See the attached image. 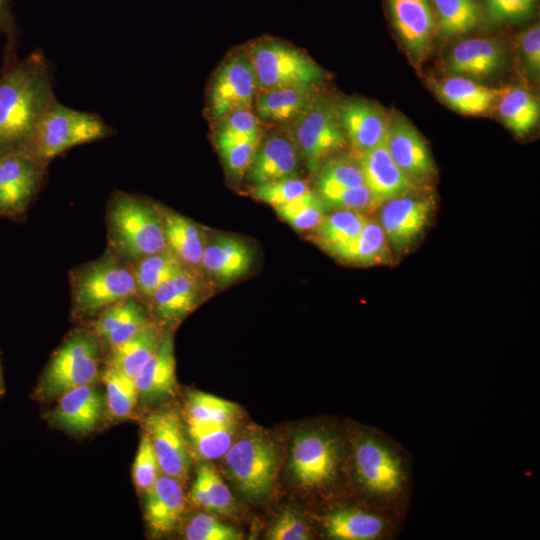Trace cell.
Masks as SVG:
<instances>
[{"mask_svg": "<svg viewBox=\"0 0 540 540\" xmlns=\"http://www.w3.org/2000/svg\"><path fill=\"white\" fill-rule=\"evenodd\" d=\"M102 411V396L94 386L86 384L61 394L52 415L61 427L76 433H87L96 427Z\"/></svg>", "mask_w": 540, "mask_h": 540, "instance_id": "cell-25", "label": "cell"}, {"mask_svg": "<svg viewBox=\"0 0 540 540\" xmlns=\"http://www.w3.org/2000/svg\"><path fill=\"white\" fill-rule=\"evenodd\" d=\"M308 190L307 184L302 179L291 176L257 184L252 189V195L275 208L297 198Z\"/></svg>", "mask_w": 540, "mask_h": 540, "instance_id": "cell-42", "label": "cell"}, {"mask_svg": "<svg viewBox=\"0 0 540 540\" xmlns=\"http://www.w3.org/2000/svg\"><path fill=\"white\" fill-rule=\"evenodd\" d=\"M506 59L497 39L467 38L457 42L446 57V68L455 75L484 78L496 73Z\"/></svg>", "mask_w": 540, "mask_h": 540, "instance_id": "cell-21", "label": "cell"}, {"mask_svg": "<svg viewBox=\"0 0 540 540\" xmlns=\"http://www.w3.org/2000/svg\"><path fill=\"white\" fill-rule=\"evenodd\" d=\"M315 98L312 84L283 86L265 90L259 95L256 100V111L265 121H293Z\"/></svg>", "mask_w": 540, "mask_h": 540, "instance_id": "cell-30", "label": "cell"}, {"mask_svg": "<svg viewBox=\"0 0 540 540\" xmlns=\"http://www.w3.org/2000/svg\"><path fill=\"white\" fill-rule=\"evenodd\" d=\"M291 136L299 155L311 170H317L320 162L341 149L346 143L338 104L328 97H316L312 103L293 120Z\"/></svg>", "mask_w": 540, "mask_h": 540, "instance_id": "cell-9", "label": "cell"}, {"mask_svg": "<svg viewBox=\"0 0 540 540\" xmlns=\"http://www.w3.org/2000/svg\"><path fill=\"white\" fill-rule=\"evenodd\" d=\"M433 89L439 99L455 111L465 115L488 112L498 100L501 89L488 87L461 75L435 80Z\"/></svg>", "mask_w": 540, "mask_h": 540, "instance_id": "cell-24", "label": "cell"}, {"mask_svg": "<svg viewBox=\"0 0 540 540\" xmlns=\"http://www.w3.org/2000/svg\"><path fill=\"white\" fill-rule=\"evenodd\" d=\"M99 340L90 331H77L54 353L37 389L40 397H53L98 377Z\"/></svg>", "mask_w": 540, "mask_h": 540, "instance_id": "cell-8", "label": "cell"}, {"mask_svg": "<svg viewBox=\"0 0 540 540\" xmlns=\"http://www.w3.org/2000/svg\"><path fill=\"white\" fill-rule=\"evenodd\" d=\"M188 540H238L242 534L234 527L218 521L207 513L194 516L185 527Z\"/></svg>", "mask_w": 540, "mask_h": 540, "instance_id": "cell-44", "label": "cell"}, {"mask_svg": "<svg viewBox=\"0 0 540 540\" xmlns=\"http://www.w3.org/2000/svg\"><path fill=\"white\" fill-rule=\"evenodd\" d=\"M217 134H239L261 137L257 117L248 109L237 110L223 117Z\"/></svg>", "mask_w": 540, "mask_h": 540, "instance_id": "cell-51", "label": "cell"}, {"mask_svg": "<svg viewBox=\"0 0 540 540\" xmlns=\"http://www.w3.org/2000/svg\"><path fill=\"white\" fill-rule=\"evenodd\" d=\"M187 424L196 454L202 459L213 460L223 457L231 447L237 422Z\"/></svg>", "mask_w": 540, "mask_h": 540, "instance_id": "cell-36", "label": "cell"}, {"mask_svg": "<svg viewBox=\"0 0 540 540\" xmlns=\"http://www.w3.org/2000/svg\"><path fill=\"white\" fill-rule=\"evenodd\" d=\"M385 145L395 163L415 181L422 183L434 175L435 166L426 143L405 118L389 119Z\"/></svg>", "mask_w": 540, "mask_h": 540, "instance_id": "cell-17", "label": "cell"}, {"mask_svg": "<svg viewBox=\"0 0 540 540\" xmlns=\"http://www.w3.org/2000/svg\"><path fill=\"white\" fill-rule=\"evenodd\" d=\"M167 248L187 268L197 272L205 247L203 231L190 219L159 207Z\"/></svg>", "mask_w": 540, "mask_h": 540, "instance_id": "cell-28", "label": "cell"}, {"mask_svg": "<svg viewBox=\"0 0 540 540\" xmlns=\"http://www.w3.org/2000/svg\"><path fill=\"white\" fill-rule=\"evenodd\" d=\"M228 475L246 497L261 499L273 489L280 464V450L266 434L249 431L233 441L223 456Z\"/></svg>", "mask_w": 540, "mask_h": 540, "instance_id": "cell-7", "label": "cell"}, {"mask_svg": "<svg viewBox=\"0 0 540 540\" xmlns=\"http://www.w3.org/2000/svg\"><path fill=\"white\" fill-rule=\"evenodd\" d=\"M46 165L25 151L0 155V216L19 219L45 180Z\"/></svg>", "mask_w": 540, "mask_h": 540, "instance_id": "cell-12", "label": "cell"}, {"mask_svg": "<svg viewBox=\"0 0 540 540\" xmlns=\"http://www.w3.org/2000/svg\"><path fill=\"white\" fill-rule=\"evenodd\" d=\"M186 505L184 490L178 480L165 474L158 476L146 491L145 519L154 535L172 532Z\"/></svg>", "mask_w": 540, "mask_h": 540, "instance_id": "cell-23", "label": "cell"}, {"mask_svg": "<svg viewBox=\"0 0 540 540\" xmlns=\"http://www.w3.org/2000/svg\"><path fill=\"white\" fill-rule=\"evenodd\" d=\"M442 33L446 37L470 32L479 21L476 0H432Z\"/></svg>", "mask_w": 540, "mask_h": 540, "instance_id": "cell-38", "label": "cell"}, {"mask_svg": "<svg viewBox=\"0 0 540 540\" xmlns=\"http://www.w3.org/2000/svg\"><path fill=\"white\" fill-rule=\"evenodd\" d=\"M202 294L197 272L184 266L155 290L149 302L157 319L172 325L198 306Z\"/></svg>", "mask_w": 540, "mask_h": 540, "instance_id": "cell-18", "label": "cell"}, {"mask_svg": "<svg viewBox=\"0 0 540 540\" xmlns=\"http://www.w3.org/2000/svg\"><path fill=\"white\" fill-rule=\"evenodd\" d=\"M347 440L350 474L364 502L405 518L412 491L409 453L384 431L363 428Z\"/></svg>", "mask_w": 540, "mask_h": 540, "instance_id": "cell-1", "label": "cell"}, {"mask_svg": "<svg viewBox=\"0 0 540 540\" xmlns=\"http://www.w3.org/2000/svg\"><path fill=\"white\" fill-rule=\"evenodd\" d=\"M364 184V176L358 161L349 158L330 160L322 167L317 177L319 196Z\"/></svg>", "mask_w": 540, "mask_h": 540, "instance_id": "cell-41", "label": "cell"}, {"mask_svg": "<svg viewBox=\"0 0 540 540\" xmlns=\"http://www.w3.org/2000/svg\"><path fill=\"white\" fill-rule=\"evenodd\" d=\"M346 446L334 431L326 427L296 433L290 456V468L296 483L306 490H329L339 480Z\"/></svg>", "mask_w": 540, "mask_h": 540, "instance_id": "cell-6", "label": "cell"}, {"mask_svg": "<svg viewBox=\"0 0 540 540\" xmlns=\"http://www.w3.org/2000/svg\"><path fill=\"white\" fill-rule=\"evenodd\" d=\"M259 88L270 90L297 84H313L323 77L321 68L297 49L274 40H262L247 54Z\"/></svg>", "mask_w": 540, "mask_h": 540, "instance_id": "cell-10", "label": "cell"}, {"mask_svg": "<svg viewBox=\"0 0 540 540\" xmlns=\"http://www.w3.org/2000/svg\"><path fill=\"white\" fill-rule=\"evenodd\" d=\"M158 461L148 434L141 438L133 464V480L141 491H147L159 476Z\"/></svg>", "mask_w": 540, "mask_h": 540, "instance_id": "cell-46", "label": "cell"}, {"mask_svg": "<svg viewBox=\"0 0 540 540\" xmlns=\"http://www.w3.org/2000/svg\"><path fill=\"white\" fill-rule=\"evenodd\" d=\"M517 44L525 69L534 80H538L540 74L539 24L536 23L521 32L518 36Z\"/></svg>", "mask_w": 540, "mask_h": 540, "instance_id": "cell-50", "label": "cell"}, {"mask_svg": "<svg viewBox=\"0 0 540 540\" xmlns=\"http://www.w3.org/2000/svg\"><path fill=\"white\" fill-rule=\"evenodd\" d=\"M55 98L53 69L42 51L4 62L0 73V155L28 148Z\"/></svg>", "mask_w": 540, "mask_h": 540, "instance_id": "cell-2", "label": "cell"}, {"mask_svg": "<svg viewBox=\"0 0 540 540\" xmlns=\"http://www.w3.org/2000/svg\"><path fill=\"white\" fill-rule=\"evenodd\" d=\"M261 139L217 144L227 169L242 175L250 167Z\"/></svg>", "mask_w": 540, "mask_h": 540, "instance_id": "cell-48", "label": "cell"}, {"mask_svg": "<svg viewBox=\"0 0 540 540\" xmlns=\"http://www.w3.org/2000/svg\"><path fill=\"white\" fill-rule=\"evenodd\" d=\"M239 407L230 401L201 391H191L186 401L187 422H237Z\"/></svg>", "mask_w": 540, "mask_h": 540, "instance_id": "cell-37", "label": "cell"}, {"mask_svg": "<svg viewBox=\"0 0 540 540\" xmlns=\"http://www.w3.org/2000/svg\"><path fill=\"white\" fill-rule=\"evenodd\" d=\"M395 29L410 56L421 60L428 53L435 19L428 0H388Z\"/></svg>", "mask_w": 540, "mask_h": 540, "instance_id": "cell-20", "label": "cell"}, {"mask_svg": "<svg viewBox=\"0 0 540 540\" xmlns=\"http://www.w3.org/2000/svg\"><path fill=\"white\" fill-rule=\"evenodd\" d=\"M101 379L105 385L111 416L116 419L127 418L135 408L138 398L133 379L110 366H106Z\"/></svg>", "mask_w": 540, "mask_h": 540, "instance_id": "cell-39", "label": "cell"}, {"mask_svg": "<svg viewBox=\"0 0 540 540\" xmlns=\"http://www.w3.org/2000/svg\"><path fill=\"white\" fill-rule=\"evenodd\" d=\"M252 252L241 239L219 236L205 244L201 268L221 282L233 281L250 269Z\"/></svg>", "mask_w": 540, "mask_h": 540, "instance_id": "cell-27", "label": "cell"}, {"mask_svg": "<svg viewBox=\"0 0 540 540\" xmlns=\"http://www.w3.org/2000/svg\"><path fill=\"white\" fill-rule=\"evenodd\" d=\"M404 517L366 502L341 505L321 517L325 535L334 540H390L398 535Z\"/></svg>", "mask_w": 540, "mask_h": 540, "instance_id": "cell-11", "label": "cell"}, {"mask_svg": "<svg viewBox=\"0 0 540 540\" xmlns=\"http://www.w3.org/2000/svg\"><path fill=\"white\" fill-rule=\"evenodd\" d=\"M0 33L6 40L4 60L15 58L16 47L19 42V30L11 0H0Z\"/></svg>", "mask_w": 540, "mask_h": 540, "instance_id": "cell-52", "label": "cell"}, {"mask_svg": "<svg viewBox=\"0 0 540 540\" xmlns=\"http://www.w3.org/2000/svg\"><path fill=\"white\" fill-rule=\"evenodd\" d=\"M107 230L114 253L131 264L167 248L159 207L135 195H112Z\"/></svg>", "mask_w": 540, "mask_h": 540, "instance_id": "cell-3", "label": "cell"}, {"mask_svg": "<svg viewBox=\"0 0 540 540\" xmlns=\"http://www.w3.org/2000/svg\"><path fill=\"white\" fill-rule=\"evenodd\" d=\"M434 207L432 195L417 192L383 203L378 222L390 248L397 253L409 251L429 224Z\"/></svg>", "mask_w": 540, "mask_h": 540, "instance_id": "cell-13", "label": "cell"}, {"mask_svg": "<svg viewBox=\"0 0 540 540\" xmlns=\"http://www.w3.org/2000/svg\"><path fill=\"white\" fill-rule=\"evenodd\" d=\"M367 217L357 211L338 209L325 215L313 229V241L334 257L360 233Z\"/></svg>", "mask_w": 540, "mask_h": 540, "instance_id": "cell-32", "label": "cell"}, {"mask_svg": "<svg viewBox=\"0 0 540 540\" xmlns=\"http://www.w3.org/2000/svg\"><path fill=\"white\" fill-rule=\"evenodd\" d=\"M138 395L146 400H157L174 393L176 385L173 342L162 337L148 362L133 378Z\"/></svg>", "mask_w": 540, "mask_h": 540, "instance_id": "cell-29", "label": "cell"}, {"mask_svg": "<svg viewBox=\"0 0 540 540\" xmlns=\"http://www.w3.org/2000/svg\"><path fill=\"white\" fill-rule=\"evenodd\" d=\"M132 265L138 297L148 301L166 279L184 267L168 248L148 255Z\"/></svg>", "mask_w": 540, "mask_h": 540, "instance_id": "cell-35", "label": "cell"}, {"mask_svg": "<svg viewBox=\"0 0 540 540\" xmlns=\"http://www.w3.org/2000/svg\"><path fill=\"white\" fill-rule=\"evenodd\" d=\"M338 112L346 138L359 154L385 142L390 118L376 104L351 99L338 105Z\"/></svg>", "mask_w": 540, "mask_h": 540, "instance_id": "cell-19", "label": "cell"}, {"mask_svg": "<svg viewBox=\"0 0 540 540\" xmlns=\"http://www.w3.org/2000/svg\"><path fill=\"white\" fill-rule=\"evenodd\" d=\"M145 427L160 471L179 482L186 480L191 456L178 415L172 410L150 413Z\"/></svg>", "mask_w": 540, "mask_h": 540, "instance_id": "cell-15", "label": "cell"}, {"mask_svg": "<svg viewBox=\"0 0 540 540\" xmlns=\"http://www.w3.org/2000/svg\"><path fill=\"white\" fill-rule=\"evenodd\" d=\"M258 89L257 75L248 55H232L223 63L211 85L212 116L221 120L231 112L249 109Z\"/></svg>", "mask_w": 540, "mask_h": 540, "instance_id": "cell-14", "label": "cell"}, {"mask_svg": "<svg viewBox=\"0 0 540 540\" xmlns=\"http://www.w3.org/2000/svg\"><path fill=\"white\" fill-rule=\"evenodd\" d=\"M365 185L379 206L388 200L418 192L421 183L409 177L393 160L385 142L359 154Z\"/></svg>", "mask_w": 540, "mask_h": 540, "instance_id": "cell-16", "label": "cell"}, {"mask_svg": "<svg viewBox=\"0 0 540 540\" xmlns=\"http://www.w3.org/2000/svg\"><path fill=\"white\" fill-rule=\"evenodd\" d=\"M298 152L291 138L272 135L259 144L248 176L255 185L285 177L296 176Z\"/></svg>", "mask_w": 540, "mask_h": 540, "instance_id": "cell-26", "label": "cell"}, {"mask_svg": "<svg viewBox=\"0 0 540 540\" xmlns=\"http://www.w3.org/2000/svg\"><path fill=\"white\" fill-rule=\"evenodd\" d=\"M335 257L352 264L372 266L391 262L392 252L379 222L367 218L359 235Z\"/></svg>", "mask_w": 540, "mask_h": 540, "instance_id": "cell-34", "label": "cell"}, {"mask_svg": "<svg viewBox=\"0 0 540 540\" xmlns=\"http://www.w3.org/2000/svg\"><path fill=\"white\" fill-rule=\"evenodd\" d=\"M504 124L516 135L525 136L537 125L540 107L537 97L522 86L501 90L496 102Z\"/></svg>", "mask_w": 540, "mask_h": 540, "instance_id": "cell-31", "label": "cell"}, {"mask_svg": "<svg viewBox=\"0 0 540 540\" xmlns=\"http://www.w3.org/2000/svg\"><path fill=\"white\" fill-rule=\"evenodd\" d=\"M266 538L270 540H309L313 534L309 525L295 511L283 510L272 522Z\"/></svg>", "mask_w": 540, "mask_h": 540, "instance_id": "cell-47", "label": "cell"}, {"mask_svg": "<svg viewBox=\"0 0 540 540\" xmlns=\"http://www.w3.org/2000/svg\"><path fill=\"white\" fill-rule=\"evenodd\" d=\"M114 134L115 130L99 114L73 109L55 98L42 115L25 152L47 166L75 146Z\"/></svg>", "mask_w": 540, "mask_h": 540, "instance_id": "cell-4", "label": "cell"}, {"mask_svg": "<svg viewBox=\"0 0 540 540\" xmlns=\"http://www.w3.org/2000/svg\"><path fill=\"white\" fill-rule=\"evenodd\" d=\"M326 208L370 212L379 207L369 188L364 184L320 196Z\"/></svg>", "mask_w": 540, "mask_h": 540, "instance_id": "cell-43", "label": "cell"}, {"mask_svg": "<svg viewBox=\"0 0 540 540\" xmlns=\"http://www.w3.org/2000/svg\"><path fill=\"white\" fill-rule=\"evenodd\" d=\"M488 15L495 23L512 22L530 15L536 0H484Z\"/></svg>", "mask_w": 540, "mask_h": 540, "instance_id": "cell-49", "label": "cell"}, {"mask_svg": "<svg viewBox=\"0 0 540 540\" xmlns=\"http://www.w3.org/2000/svg\"><path fill=\"white\" fill-rule=\"evenodd\" d=\"M277 214L296 230H312L325 216L326 207L318 193L310 189L297 198L275 207Z\"/></svg>", "mask_w": 540, "mask_h": 540, "instance_id": "cell-40", "label": "cell"}, {"mask_svg": "<svg viewBox=\"0 0 540 540\" xmlns=\"http://www.w3.org/2000/svg\"><path fill=\"white\" fill-rule=\"evenodd\" d=\"M138 297L115 303L97 314L90 332L110 349L118 346L151 325Z\"/></svg>", "mask_w": 540, "mask_h": 540, "instance_id": "cell-22", "label": "cell"}, {"mask_svg": "<svg viewBox=\"0 0 540 540\" xmlns=\"http://www.w3.org/2000/svg\"><path fill=\"white\" fill-rule=\"evenodd\" d=\"M204 481L211 511L219 515H231L235 511V502L226 484L217 471L210 465L203 464L198 471Z\"/></svg>", "mask_w": 540, "mask_h": 540, "instance_id": "cell-45", "label": "cell"}, {"mask_svg": "<svg viewBox=\"0 0 540 540\" xmlns=\"http://www.w3.org/2000/svg\"><path fill=\"white\" fill-rule=\"evenodd\" d=\"M3 391V378H2V371H1V365H0V395Z\"/></svg>", "mask_w": 540, "mask_h": 540, "instance_id": "cell-53", "label": "cell"}, {"mask_svg": "<svg viewBox=\"0 0 540 540\" xmlns=\"http://www.w3.org/2000/svg\"><path fill=\"white\" fill-rule=\"evenodd\" d=\"M70 281L77 315L99 314L115 303L138 297L133 265L115 253L76 269Z\"/></svg>", "mask_w": 540, "mask_h": 540, "instance_id": "cell-5", "label": "cell"}, {"mask_svg": "<svg viewBox=\"0 0 540 540\" xmlns=\"http://www.w3.org/2000/svg\"><path fill=\"white\" fill-rule=\"evenodd\" d=\"M161 338L152 323L126 342L111 348L107 366L133 379L155 353Z\"/></svg>", "mask_w": 540, "mask_h": 540, "instance_id": "cell-33", "label": "cell"}]
</instances>
